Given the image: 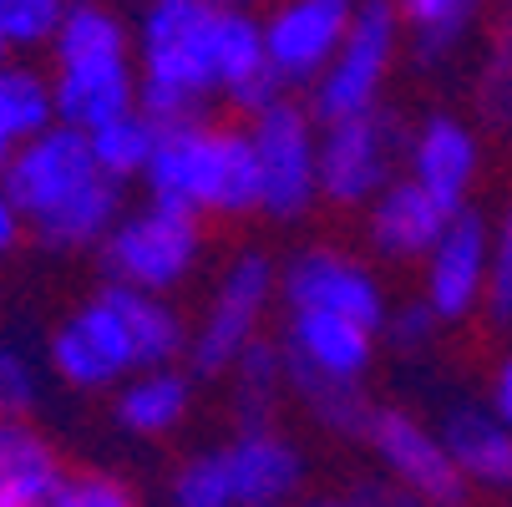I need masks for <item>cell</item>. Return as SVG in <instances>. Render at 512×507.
Wrapping results in <instances>:
<instances>
[{"mask_svg": "<svg viewBox=\"0 0 512 507\" xmlns=\"http://www.w3.org/2000/svg\"><path fill=\"white\" fill-rule=\"evenodd\" d=\"M198 401V376L183 366H158V371H137L112 391V416L127 437L137 442H163L193 416Z\"/></svg>", "mask_w": 512, "mask_h": 507, "instance_id": "20", "label": "cell"}, {"mask_svg": "<svg viewBox=\"0 0 512 507\" xmlns=\"http://www.w3.org/2000/svg\"><path fill=\"white\" fill-rule=\"evenodd\" d=\"M153 203H173L193 219H254L259 163L249 127L229 122H178L158 132L153 163L142 173Z\"/></svg>", "mask_w": 512, "mask_h": 507, "instance_id": "2", "label": "cell"}, {"mask_svg": "<svg viewBox=\"0 0 512 507\" xmlns=\"http://www.w3.org/2000/svg\"><path fill=\"white\" fill-rule=\"evenodd\" d=\"M102 56H132V31L127 21L102 6V0H71L66 21L51 41V66L66 61H102Z\"/></svg>", "mask_w": 512, "mask_h": 507, "instance_id": "26", "label": "cell"}, {"mask_svg": "<svg viewBox=\"0 0 512 507\" xmlns=\"http://www.w3.org/2000/svg\"><path fill=\"white\" fill-rule=\"evenodd\" d=\"M41 401V371L16 345H0V421H26Z\"/></svg>", "mask_w": 512, "mask_h": 507, "instance_id": "31", "label": "cell"}, {"mask_svg": "<svg viewBox=\"0 0 512 507\" xmlns=\"http://www.w3.org/2000/svg\"><path fill=\"white\" fill-rule=\"evenodd\" d=\"M289 401H295L320 431L350 437V442H365V426L376 416V401L365 396V386H340V381H320V376H305V371H289Z\"/></svg>", "mask_w": 512, "mask_h": 507, "instance_id": "25", "label": "cell"}, {"mask_svg": "<svg viewBox=\"0 0 512 507\" xmlns=\"http://www.w3.org/2000/svg\"><path fill=\"white\" fill-rule=\"evenodd\" d=\"M279 350L289 360V371L340 381V386H365V376H371V366H376L381 335L355 325V320H340V315L300 310V315H284Z\"/></svg>", "mask_w": 512, "mask_h": 507, "instance_id": "15", "label": "cell"}, {"mask_svg": "<svg viewBox=\"0 0 512 507\" xmlns=\"http://www.w3.org/2000/svg\"><path fill=\"white\" fill-rule=\"evenodd\" d=\"M487 112H492L497 132L512 142V51H502V56H497L492 77H487Z\"/></svg>", "mask_w": 512, "mask_h": 507, "instance_id": "35", "label": "cell"}, {"mask_svg": "<svg viewBox=\"0 0 512 507\" xmlns=\"http://www.w3.org/2000/svg\"><path fill=\"white\" fill-rule=\"evenodd\" d=\"M203 254H208L203 219L148 198L117 219V229L97 249V264H102V284L168 300L173 289H183L203 269Z\"/></svg>", "mask_w": 512, "mask_h": 507, "instance_id": "4", "label": "cell"}, {"mask_svg": "<svg viewBox=\"0 0 512 507\" xmlns=\"http://www.w3.org/2000/svg\"><path fill=\"white\" fill-rule=\"evenodd\" d=\"M46 507H137V492L112 472H66Z\"/></svg>", "mask_w": 512, "mask_h": 507, "instance_id": "33", "label": "cell"}, {"mask_svg": "<svg viewBox=\"0 0 512 507\" xmlns=\"http://www.w3.org/2000/svg\"><path fill=\"white\" fill-rule=\"evenodd\" d=\"M401 31L406 26H401L396 0H360L335 61L325 66V77L310 87V102H305L320 127L381 107V87H386L391 66H396Z\"/></svg>", "mask_w": 512, "mask_h": 507, "instance_id": "8", "label": "cell"}, {"mask_svg": "<svg viewBox=\"0 0 512 507\" xmlns=\"http://www.w3.org/2000/svg\"><path fill=\"white\" fill-rule=\"evenodd\" d=\"M360 0H279L264 16V46H269V66L284 92H310L325 66L335 61L350 21H355Z\"/></svg>", "mask_w": 512, "mask_h": 507, "instance_id": "13", "label": "cell"}, {"mask_svg": "<svg viewBox=\"0 0 512 507\" xmlns=\"http://www.w3.org/2000/svg\"><path fill=\"white\" fill-rule=\"evenodd\" d=\"M168 507H239L218 447H203L178 462V472L168 477Z\"/></svg>", "mask_w": 512, "mask_h": 507, "instance_id": "29", "label": "cell"}, {"mask_svg": "<svg viewBox=\"0 0 512 507\" xmlns=\"http://www.w3.org/2000/svg\"><path fill=\"white\" fill-rule=\"evenodd\" d=\"M457 213L447 203H436L421 183H411L406 173L365 208V244L381 264H421L436 239L447 234V224Z\"/></svg>", "mask_w": 512, "mask_h": 507, "instance_id": "18", "label": "cell"}, {"mask_svg": "<svg viewBox=\"0 0 512 507\" xmlns=\"http://www.w3.org/2000/svg\"><path fill=\"white\" fill-rule=\"evenodd\" d=\"M396 11H401V26L411 31L416 56L442 61L467 36V26L477 16V0H396Z\"/></svg>", "mask_w": 512, "mask_h": 507, "instance_id": "28", "label": "cell"}, {"mask_svg": "<svg viewBox=\"0 0 512 507\" xmlns=\"http://www.w3.org/2000/svg\"><path fill=\"white\" fill-rule=\"evenodd\" d=\"M442 330H447V325L431 315V305H426L421 295L396 300L391 315H386V325H381V335H386V345H391L396 355H421V350H431Z\"/></svg>", "mask_w": 512, "mask_h": 507, "instance_id": "32", "label": "cell"}, {"mask_svg": "<svg viewBox=\"0 0 512 507\" xmlns=\"http://www.w3.org/2000/svg\"><path fill=\"white\" fill-rule=\"evenodd\" d=\"M249 142L259 163V213L295 224L320 203V122L305 102L284 97L249 117Z\"/></svg>", "mask_w": 512, "mask_h": 507, "instance_id": "7", "label": "cell"}, {"mask_svg": "<svg viewBox=\"0 0 512 507\" xmlns=\"http://www.w3.org/2000/svg\"><path fill=\"white\" fill-rule=\"evenodd\" d=\"M512 310V203L492 219V274H487V315L497 330H507Z\"/></svg>", "mask_w": 512, "mask_h": 507, "instance_id": "34", "label": "cell"}, {"mask_svg": "<svg viewBox=\"0 0 512 507\" xmlns=\"http://www.w3.org/2000/svg\"><path fill=\"white\" fill-rule=\"evenodd\" d=\"M507 335H512V310H507Z\"/></svg>", "mask_w": 512, "mask_h": 507, "instance_id": "41", "label": "cell"}, {"mask_svg": "<svg viewBox=\"0 0 512 507\" xmlns=\"http://www.w3.org/2000/svg\"><path fill=\"white\" fill-rule=\"evenodd\" d=\"M436 431H442L467 487H487V492L512 487V431L487 406H452Z\"/></svg>", "mask_w": 512, "mask_h": 507, "instance_id": "21", "label": "cell"}, {"mask_svg": "<svg viewBox=\"0 0 512 507\" xmlns=\"http://www.w3.org/2000/svg\"><path fill=\"white\" fill-rule=\"evenodd\" d=\"M71 0H0V36L11 41V51H36L51 46Z\"/></svg>", "mask_w": 512, "mask_h": 507, "instance_id": "30", "label": "cell"}, {"mask_svg": "<svg viewBox=\"0 0 512 507\" xmlns=\"http://www.w3.org/2000/svg\"><path fill=\"white\" fill-rule=\"evenodd\" d=\"M224 381H229V401H234V426H279L274 416L289 401V366L274 340L249 345Z\"/></svg>", "mask_w": 512, "mask_h": 507, "instance_id": "23", "label": "cell"}, {"mask_svg": "<svg viewBox=\"0 0 512 507\" xmlns=\"http://www.w3.org/2000/svg\"><path fill=\"white\" fill-rule=\"evenodd\" d=\"M51 107L56 122L71 132H97L127 112H137V61L102 56V61H66L51 71Z\"/></svg>", "mask_w": 512, "mask_h": 507, "instance_id": "19", "label": "cell"}, {"mask_svg": "<svg viewBox=\"0 0 512 507\" xmlns=\"http://www.w3.org/2000/svg\"><path fill=\"white\" fill-rule=\"evenodd\" d=\"M234 482L239 507H289L305 492V452L279 426H234V437L218 447Z\"/></svg>", "mask_w": 512, "mask_h": 507, "instance_id": "16", "label": "cell"}, {"mask_svg": "<svg viewBox=\"0 0 512 507\" xmlns=\"http://www.w3.org/2000/svg\"><path fill=\"white\" fill-rule=\"evenodd\" d=\"M21 239H26V219H21V208L11 203L6 183H0V259H6Z\"/></svg>", "mask_w": 512, "mask_h": 507, "instance_id": "38", "label": "cell"}, {"mask_svg": "<svg viewBox=\"0 0 512 507\" xmlns=\"http://www.w3.org/2000/svg\"><path fill=\"white\" fill-rule=\"evenodd\" d=\"M487 274H492V219L472 203L421 259V300L442 325H467L472 315L487 310Z\"/></svg>", "mask_w": 512, "mask_h": 507, "instance_id": "12", "label": "cell"}, {"mask_svg": "<svg viewBox=\"0 0 512 507\" xmlns=\"http://www.w3.org/2000/svg\"><path fill=\"white\" fill-rule=\"evenodd\" d=\"M0 183L21 208L26 234L56 254L102 249L127 213V188L97 168L87 132H71L61 122L26 142L11 168L0 173Z\"/></svg>", "mask_w": 512, "mask_h": 507, "instance_id": "1", "label": "cell"}, {"mask_svg": "<svg viewBox=\"0 0 512 507\" xmlns=\"http://www.w3.org/2000/svg\"><path fill=\"white\" fill-rule=\"evenodd\" d=\"M46 127H56L51 107V77L31 66H6L0 71V173L11 168V158L36 142Z\"/></svg>", "mask_w": 512, "mask_h": 507, "instance_id": "24", "label": "cell"}, {"mask_svg": "<svg viewBox=\"0 0 512 507\" xmlns=\"http://www.w3.org/2000/svg\"><path fill=\"white\" fill-rule=\"evenodd\" d=\"M365 447H371L376 467L386 472V482L416 502V507H467L472 487L457 472L442 431L426 426L416 411L406 406H376L371 426H365Z\"/></svg>", "mask_w": 512, "mask_h": 507, "instance_id": "11", "label": "cell"}, {"mask_svg": "<svg viewBox=\"0 0 512 507\" xmlns=\"http://www.w3.org/2000/svg\"><path fill=\"white\" fill-rule=\"evenodd\" d=\"M487 411L512 431V350H502V360L492 366V381H487Z\"/></svg>", "mask_w": 512, "mask_h": 507, "instance_id": "37", "label": "cell"}, {"mask_svg": "<svg viewBox=\"0 0 512 507\" xmlns=\"http://www.w3.org/2000/svg\"><path fill=\"white\" fill-rule=\"evenodd\" d=\"M148 6H158V0H148Z\"/></svg>", "mask_w": 512, "mask_h": 507, "instance_id": "42", "label": "cell"}, {"mask_svg": "<svg viewBox=\"0 0 512 507\" xmlns=\"http://www.w3.org/2000/svg\"><path fill=\"white\" fill-rule=\"evenodd\" d=\"M310 507H416V502H406L391 482H365V487L330 492V497H320V502H310Z\"/></svg>", "mask_w": 512, "mask_h": 507, "instance_id": "36", "label": "cell"}, {"mask_svg": "<svg viewBox=\"0 0 512 507\" xmlns=\"http://www.w3.org/2000/svg\"><path fill=\"white\" fill-rule=\"evenodd\" d=\"M411 127L391 107L320 127V203L330 208H371L406 173Z\"/></svg>", "mask_w": 512, "mask_h": 507, "instance_id": "6", "label": "cell"}, {"mask_svg": "<svg viewBox=\"0 0 512 507\" xmlns=\"http://www.w3.org/2000/svg\"><path fill=\"white\" fill-rule=\"evenodd\" d=\"M213 82H218V97H229V107H239L244 117H259L274 102H284V87L274 77L269 46H264V21L254 11L218 6V16H213Z\"/></svg>", "mask_w": 512, "mask_h": 507, "instance_id": "17", "label": "cell"}, {"mask_svg": "<svg viewBox=\"0 0 512 507\" xmlns=\"http://www.w3.org/2000/svg\"><path fill=\"white\" fill-rule=\"evenodd\" d=\"M279 300V264L264 249H239L218 269L203 315L188 335V371L198 381H218L234 371V360L264 340V320Z\"/></svg>", "mask_w": 512, "mask_h": 507, "instance_id": "5", "label": "cell"}, {"mask_svg": "<svg viewBox=\"0 0 512 507\" xmlns=\"http://www.w3.org/2000/svg\"><path fill=\"white\" fill-rule=\"evenodd\" d=\"M66 467L31 421H0V507H46Z\"/></svg>", "mask_w": 512, "mask_h": 507, "instance_id": "22", "label": "cell"}, {"mask_svg": "<svg viewBox=\"0 0 512 507\" xmlns=\"http://www.w3.org/2000/svg\"><path fill=\"white\" fill-rule=\"evenodd\" d=\"M213 0H158L142 11L132 36L137 61V112L158 127L203 122L218 97L213 82Z\"/></svg>", "mask_w": 512, "mask_h": 507, "instance_id": "3", "label": "cell"}, {"mask_svg": "<svg viewBox=\"0 0 512 507\" xmlns=\"http://www.w3.org/2000/svg\"><path fill=\"white\" fill-rule=\"evenodd\" d=\"M213 6H229V11H249L254 0H213Z\"/></svg>", "mask_w": 512, "mask_h": 507, "instance_id": "39", "label": "cell"}, {"mask_svg": "<svg viewBox=\"0 0 512 507\" xmlns=\"http://www.w3.org/2000/svg\"><path fill=\"white\" fill-rule=\"evenodd\" d=\"M46 366L66 391L82 396H102L117 391L127 376H137V345H132V325L122 310V295L112 284H102L97 295H87L71 310L46 345Z\"/></svg>", "mask_w": 512, "mask_h": 507, "instance_id": "9", "label": "cell"}, {"mask_svg": "<svg viewBox=\"0 0 512 507\" xmlns=\"http://www.w3.org/2000/svg\"><path fill=\"white\" fill-rule=\"evenodd\" d=\"M279 305H284V315H300V310L340 315V320H355L376 335L391 315V295H386L381 274L360 254L335 249V244L295 249L279 264Z\"/></svg>", "mask_w": 512, "mask_h": 507, "instance_id": "10", "label": "cell"}, {"mask_svg": "<svg viewBox=\"0 0 512 507\" xmlns=\"http://www.w3.org/2000/svg\"><path fill=\"white\" fill-rule=\"evenodd\" d=\"M6 66H11V41L0 36V71H6Z\"/></svg>", "mask_w": 512, "mask_h": 507, "instance_id": "40", "label": "cell"}, {"mask_svg": "<svg viewBox=\"0 0 512 507\" xmlns=\"http://www.w3.org/2000/svg\"><path fill=\"white\" fill-rule=\"evenodd\" d=\"M158 122L153 117H142V112H127L97 132H87V148L97 158V168L112 178V183H142V173H148L153 163V148H158Z\"/></svg>", "mask_w": 512, "mask_h": 507, "instance_id": "27", "label": "cell"}, {"mask_svg": "<svg viewBox=\"0 0 512 507\" xmlns=\"http://www.w3.org/2000/svg\"><path fill=\"white\" fill-rule=\"evenodd\" d=\"M289 507H300V502H289Z\"/></svg>", "mask_w": 512, "mask_h": 507, "instance_id": "43", "label": "cell"}, {"mask_svg": "<svg viewBox=\"0 0 512 507\" xmlns=\"http://www.w3.org/2000/svg\"><path fill=\"white\" fill-rule=\"evenodd\" d=\"M406 178L421 183L436 203H447L452 213L472 208V188L482 178V142L477 132L452 117V112H431L411 127L406 142Z\"/></svg>", "mask_w": 512, "mask_h": 507, "instance_id": "14", "label": "cell"}]
</instances>
